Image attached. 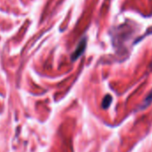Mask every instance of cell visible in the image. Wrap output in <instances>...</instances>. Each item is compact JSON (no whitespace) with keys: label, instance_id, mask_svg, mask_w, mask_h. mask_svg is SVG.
I'll return each instance as SVG.
<instances>
[{"label":"cell","instance_id":"cell-2","mask_svg":"<svg viewBox=\"0 0 152 152\" xmlns=\"http://www.w3.org/2000/svg\"><path fill=\"white\" fill-rule=\"evenodd\" d=\"M111 101H112V97L110 95H107L103 100V103H102V107L103 108H107L110 104H111Z\"/></svg>","mask_w":152,"mask_h":152},{"label":"cell","instance_id":"cell-1","mask_svg":"<svg viewBox=\"0 0 152 152\" xmlns=\"http://www.w3.org/2000/svg\"><path fill=\"white\" fill-rule=\"evenodd\" d=\"M85 48H86V40L83 39L81 42H80V44L78 45V47H77V48L75 49V51H74V53L72 54V59H73V60H75V59H77L83 52H84V50H85Z\"/></svg>","mask_w":152,"mask_h":152}]
</instances>
